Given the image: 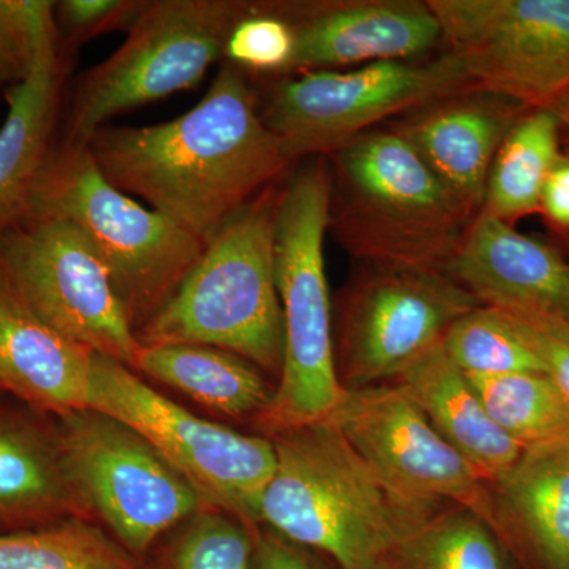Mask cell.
Segmentation results:
<instances>
[{
	"mask_svg": "<svg viewBox=\"0 0 569 569\" xmlns=\"http://www.w3.org/2000/svg\"><path fill=\"white\" fill-rule=\"evenodd\" d=\"M482 306L447 272L376 268L348 284L337 325L336 362L346 389L397 380L449 326Z\"/></svg>",
	"mask_w": 569,
	"mask_h": 569,
	"instance_id": "7c38bea8",
	"label": "cell"
},
{
	"mask_svg": "<svg viewBox=\"0 0 569 569\" xmlns=\"http://www.w3.org/2000/svg\"><path fill=\"white\" fill-rule=\"evenodd\" d=\"M498 309V307H497ZM518 326L545 366L546 376L569 400V323L561 318L529 310L501 309Z\"/></svg>",
	"mask_w": 569,
	"mask_h": 569,
	"instance_id": "d6a6232c",
	"label": "cell"
},
{
	"mask_svg": "<svg viewBox=\"0 0 569 569\" xmlns=\"http://www.w3.org/2000/svg\"><path fill=\"white\" fill-rule=\"evenodd\" d=\"M397 383L489 485L522 456L523 449L490 418L470 378L449 358L443 340L407 367Z\"/></svg>",
	"mask_w": 569,
	"mask_h": 569,
	"instance_id": "7402d4cb",
	"label": "cell"
},
{
	"mask_svg": "<svg viewBox=\"0 0 569 569\" xmlns=\"http://www.w3.org/2000/svg\"><path fill=\"white\" fill-rule=\"evenodd\" d=\"M447 274L481 305L569 323V260L559 247L479 212Z\"/></svg>",
	"mask_w": 569,
	"mask_h": 569,
	"instance_id": "e0dca14e",
	"label": "cell"
},
{
	"mask_svg": "<svg viewBox=\"0 0 569 569\" xmlns=\"http://www.w3.org/2000/svg\"><path fill=\"white\" fill-rule=\"evenodd\" d=\"M268 438L276 468L258 523L340 569H378L402 507L372 468L326 419Z\"/></svg>",
	"mask_w": 569,
	"mask_h": 569,
	"instance_id": "5b68a950",
	"label": "cell"
},
{
	"mask_svg": "<svg viewBox=\"0 0 569 569\" xmlns=\"http://www.w3.org/2000/svg\"><path fill=\"white\" fill-rule=\"evenodd\" d=\"M538 212L560 241L569 239V148L563 149L546 179Z\"/></svg>",
	"mask_w": 569,
	"mask_h": 569,
	"instance_id": "e575fe53",
	"label": "cell"
},
{
	"mask_svg": "<svg viewBox=\"0 0 569 569\" xmlns=\"http://www.w3.org/2000/svg\"><path fill=\"white\" fill-rule=\"evenodd\" d=\"M468 89L477 88L458 59L443 51L418 61L277 78L261 116L291 163L329 159L381 122Z\"/></svg>",
	"mask_w": 569,
	"mask_h": 569,
	"instance_id": "ba28073f",
	"label": "cell"
},
{
	"mask_svg": "<svg viewBox=\"0 0 569 569\" xmlns=\"http://www.w3.org/2000/svg\"><path fill=\"white\" fill-rule=\"evenodd\" d=\"M526 104L468 89L407 112L389 123L406 138L460 201L481 212L490 167Z\"/></svg>",
	"mask_w": 569,
	"mask_h": 569,
	"instance_id": "2e32d148",
	"label": "cell"
},
{
	"mask_svg": "<svg viewBox=\"0 0 569 569\" xmlns=\"http://www.w3.org/2000/svg\"><path fill=\"white\" fill-rule=\"evenodd\" d=\"M71 518L93 516L67 470L56 418L0 406V535Z\"/></svg>",
	"mask_w": 569,
	"mask_h": 569,
	"instance_id": "ac0fdd59",
	"label": "cell"
},
{
	"mask_svg": "<svg viewBox=\"0 0 569 569\" xmlns=\"http://www.w3.org/2000/svg\"><path fill=\"white\" fill-rule=\"evenodd\" d=\"M561 127L549 108H530L501 142L486 183L482 213L511 224L539 211L542 187L560 159Z\"/></svg>",
	"mask_w": 569,
	"mask_h": 569,
	"instance_id": "d4e9b609",
	"label": "cell"
},
{
	"mask_svg": "<svg viewBox=\"0 0 569 569\" xmlns=\"http://www.w3.org/2000/svg\"><path fill=\"white\" fill-rule=\"evenodd\" d=\"M548 108L550 111H553V114L559 119L561 137L567 140L569 148V91L565 92L559 100H556V102Z\"/></svg>",
	"mask_w": 569,
	"mask_h": 569,
	"instance_id": "d590c367",
	"label": "cell"
},
{
	"mask_svg": "<svg viewBox=\"0 0 569 569\" xmlns=\"http://www.w3.org/2000/svg\"><path fill=\"white\" fill-rule=\"evenodd\" d=\"M56 29L54 2L0 0V89L10 92L32 77L43 41Z\"/></svg>",
	"mask_w": 569,
	"mask_h": 569,
	"instance_id": "f546056e",
	"label": "cell"
},
{
	"mask_svg": "<svg viewBox=\"0 0 569 569\" xmlns=\"http://www.w3.org/2000/svg\"><path fill=\"white\" fill-rule=\"evenodd\" d=\"M561 244L565 246V249L569 250V239H567V241H561Z\"/></svg>",
	"mask_w": 569,
	"mask_h": 569,
	"instance_id": "8d00e7d4",
	"label": "cell"
},
{
	"mask_svg": "<svg viewBox=\"0 0 569 569\" xmlns=\"http://www.w3.org/2000/svg\"><path fill=\"white\" fill-rule=\"evenodd\" d=\"M326 421L346 437L400 507L460 505L493 529L489 482L433 429L402 385L343 388Z\"/></svg>",
	"mask_w": 569,
	"mask_h": 569,
	"instance_id": "5bb4252c",
	"label": "cell"
},
{
	"mask_svg": "<svg viewBox=\"0 0 569 569\" xmlns=\"http://www.w3.org/2000/svg\"><path fill=\"white\" fill-rule=\"evenodd\" d=\"M449 358L468 377L545 373L542 362L505 310L478 306L449 326L443 337Z\"/></svg>",
	"mask_w": 569,
	"mask_h": 569,
	"instance_id": "83f0119b",
	"label": "cell"
},
{
	"mask_svg": "<svg viewBox=\"0 0 569 569\" xmlns=\"http://www.w3.org/2000/svg\"><path fill=\"white\" fill-rule=\"evenodd\" d=\"M0 569H142L137 556L88 518L0 535Z\"/></svg>",
	"mask_w": 569,
	"mask_h": 569,
	"instance_id": "4316f807",
	"label": "cell"
},
{
	"mask_svg": "<svg viewBox=\"0 0 569 569\" xmlns=\"http://www.w3.org/2000/svg\"><path fill=\"white\" fill-rule=\"evenodd\" d=\"M252 529L220 509H200L183 522L181 535L176 541L171 567L253 569Z\"/></svg>",
	"mask_w": 569,
	"mask_h": 569,
	"instance_id": "f1b7e54d",
	"label": "cell"
},
{
	"mask_svg": "<svg viewBox=\"0 0 569 569\" xmlns=\"http://www.w3.org/2000/svg\"><path fill=\"white\" fill-rule=\"evenodd\" d=\"M32 213L59 217L86 236L107 266L134 332L173 298L206 247L112 186L88 144L58 140Z\"/></svg>",
	"mask_w": 569,
	"mask_h": 569,
	"instance_id": "8992f818",
	"label": "cell"
},
{
	"mask_svg": "<svg viewBox=\"0 0 569 569\" xmlns=\"http://www.w3.org/2000/svg\"><path fill=\"white\" fill-rule=\"evenodd\" d=\"M252 533L253 569H323L305 552L306 548L280 537L274 530L257 526Z\"/></svg>",
	"mask_w": 569,
	"mask_h": 569,
	"instance_id": "836d02e7",
	"label": "cell"
},
{
	"mask_svg": "<svg viewBox=\"0 0 569 569\" xmlns=\"http://www.w3.org/2000/svg\"><path fill=\"white\" fill-rule=\"evenodd\" d=\"M146 0H62L54 2V22L63 50L112 31L129 32Z\"/></svg>",
	"mask_w": 569,
	"mask_h": 569,
	"instance_id": "1f68e13d",
	"label": "cell"
},
{
	"mask_svg": "<svg viewBox=\"0 0 569 569\" xmlns=\"http://www.w3.org/2000/svg\"><path fill=\"white\" fill-rule=\"evenodd\" d=\"M88 148L112 186L140 197L204 246L291 167L266 127L246 71L228 61L186 114L148 127L108 123Z\"/></svg>",
	"mask_w": 569,
	"mask_h": 569,
	"instance_id": "6da1fadb",
	"label": "cell"
},
{
	"mask_svg": "<svg viewBox=\"0 0 569 569\" xmlns=\"http://www.w3.org/2000/svg\"><path fill=\"white\" fill-rule=\"evenodd\" d=\"M328 162V233L342 249L365 266L447 272L478 213L406 138L378 127Z\"/></svg>",
	"mask_w": 569,
	"mask_h": 569,
	"instance_id": "7a4b0ae2",
	"label": "cell"
},
{
	"mask_svg": "<svg viewBox=\"0 0 569 569\" xmlns=\"http://www.w3.org/2000/svg\"><path fill=\"white\" fill-rule=\"evenodd\" d=\"M331 171L306 160L283 181L276 223V279L283 320L279 385L258 418L268 437L325 421L342 399L325 268Z\"/></svg>",
	"mask_w": 569,
	"mask_h": 569,
	"instance_id": "277c9868",
	"label": "cell"
},
{
	"mask_svg": "<svg viewBox=\"0 0 569 569\" xmlns=\"http://www.w3.org/2000/svg\"><path fill=\"white\" fill-rule=\"evenodd\" d=\"M283 181L257 194L217 231L173 298L137 332L140 346L222 348L280 373L283 320L274 241Z\"/></svg>",
	"mask_w": 569,
	"mask_h": 569,
	"instance_id": "3957f363",
	"label": "cell"
},
{
	"mask_svg": "<svg viewBox=\"0 0 569 569\" xmlns=\"http://www.w3.org/2000/svg\"><path fill=\"white\" fill-rule=\"evenodd\" d=\"M69 63L70 54L54 29L43 41L29 81L6 93L9 112L0 127V238L31 216L41 176L59 140Z\"/></svg>",
	"mask_w": 569,
	"mask_h": 569,
	"instance_id": "ffe728a7",
	"label": "cell"
},
{
	"mask_svg": "<svg viewBox=\"0 0 569 569\" xmlns=\"http://www.w3.org/2000/svg\"><path fill=\"white\" fill-rule=\"evenodd\" d=\"M0 272L56 331L132 369L137 332L107 266L73 223L32 213L0 238Z\"/></svg>",
	"mask_w": 569,
	"mask_h": 569,
	"instance_id": "8fae6325",
	"label": "cell"
},
{
	"mask_svg": "<svg viewBox=\"0 0 569 569\" xmlns=\"http://www.w3.org/2000/svg\"><path fill=\"white\" fill-rule=\"evenodd\" d=\"M88 407L126 422L159 449L200 493L246 526L258 512L276 468L271 438L246 436L197 417L146 383L129 366L96 355Z\"/></svg>",
	"mask_w": 569,
	"mask_h": 569,
	"instance_id": "9c48e42d",
	"label": "cell"
},
{
	"mask_svg": "<svg viewBox=\"0 0 569 569\" xmlns=\"http://www.w3.org/2000/svg\"><path fill=\"white\" fill-rule=\"evenodd\" d=\"M132 369L224 417L260 418L274 391L261 370L222 348L174 343L142 347Z\"/></svg>",
	"mask_w": 569,
	"mask_h": 569,
	"instance_id": "603a6c76",
	"label": "cell"
},
{
	"mask_svg": "<svg viewBox=\"0 0 569 569\" xmlns=\"http://www.w3.org/2000/svg\"><path fill=\"white\" fill-rule=\"evenodd\" d=\"M0 395H2V391H0Z\"/></svg>",
	"mask_w": 569,
	"mask_h": 569,
	"instance_id": "74e56055",
	"label": "cell"
},
{
	"mask_svg": "<svg viewBox=\"0 0 569 569\" xmlns=\"http://www.w3.org/2000/svg\"><path fill=\"white\" fill-rule=\"evenodd\" d=\"M293 26L277 13L272 3H253L252 10L234 26L224 48V61L257 73L287 74L293 61Z\"/></svg>",
	"mask_w": 569,
	"mask_h": 569,
	"instance_id": "4dcf8cb0",
	"label": "cell"
},
{
	"mask_svg": "<svg viewBox=\"0 0 569 569\" xmlns=\"http://www.w3.org/2000/svg\"><path fill=\"white\" fill-rule=\"evenodd\" d=\"M489 488L501 541L518 537L539 569H569V443L527 449Z\"/></svg>",
	"mask_w": 569,
	"mask_h": 569,
	"instance_id": "44dd1931",
	"label": "cell"
},
{
	"mask_svg": "<svg viewBox=\"0 0 569 569\" xmlns=\"http://www.w3.org/2000/svg\"><path fill=\"white\" fill-rule=\"evenodd\" d=\"M93 356L41 320L0 272V391L44 417L84 410Z\"/></svg>",
	"mask_w": 569,
	"mask_h": 569,
	"instance_id": "d6986e66",
	"label": "cell"
},
{
	"mask_svg": "<svg viewBox=\"0 0 569 569\" xmlns=\"http://www.w3.org/2000/svg\"><path fill=\"white\" fill-rule=\"evenodd\" d=\"M481 91L548 108L569 91V0H427Z\"/></svg>",
	"mask_w": 569,
	"mask_h": 569,
	"instance_id": "4fadbf2b",
	"label": "cell"
},
{
	"mask_svg": "<svg viewBox=\"0 0 569 569\" xmlns=\"http://www.w3.org/2000/svg\"><path fill=\"white\" fill-rule=\"evenodd\" d=\"M295 29L284 77L378 62L418 61L441 43L427 0H329L272 3Z\"/></svg>",
	"mask_w": 569,
	"mask_h": 569,
	"instance_id": "9a60e30c",
	"label": "cell"
},
{
	"mask_svg": "<svg viewBox=\"0 0 569 569\" xmlns=\"http://www.w3.org/2000/svg\"><path fill=\"white\" fill-rule=\"evenodd\" d=\"M241 0H146L118 51L78 78L61 141L88 144L116 116L192 89L223 58Z\"/></svg>",
	"mask_w": 569,
	"mask_h": 569,
	"instance_id": "52a82bcc",
	"label": "cell"
},
{
	"mask_svg": "<svg viewBox=\"0 0 569 569\" xmlns=\"http://www.w3.org/2000/svg\"><path fill=\"white\" fill-rule=\"evenodd\" d=\"M468 378L490 418L523 451L569 443V400L545 373Z\"/></svg>",
	"mask_w": 569,
	"mask_h": 569,
	"instance_id": "484cf974",
	"label": "cell"
},
{
	"mask_svg": "<svg viewBox=\"0 0 569 569\" xmlns=\"http://www.w3.org/2000/svg\"><path fill=\"white\" fill-rule=\"evenodd\" d=\"M378 569H511L481 516L455 503L402 508Z\"/></svg>",
	"mask_w": 569,
	"mask_h": 569,
	"instance_id": "cb8c5ba5",
	"label": "cell"
},
{
	"mask_svg": "<svg viewBox=\"0 0 569 569\" xmlns=\"http://www.w3.org/2000/svg\"><path fill=\"white\" fill-rule=\"evenodd\" d=\"M56 425L71 481L133 556L206 508L189 479L126 422L84 408Z\"/></svg>",
	"mask_w": 569,
	"mask_h": 569,
	"instance_id": "30bf717a",
	"label": "cell"
}]
</instances>
